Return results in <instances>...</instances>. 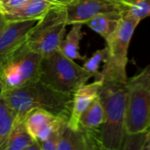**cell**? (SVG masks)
Segmentation results:
<instances>
[{"instance_id": "6da1fadb", "label": "cell", "mask_w": 150, "mask_h": 150, "mask_svg": "<svg viewBox=\"0 0 150 150\" xmlns=\"http://www.w3.org/2000/svg\"><path fill=\"white\" fill-rule=\"evenodd\" d=\"M102 84L98 96L104 107L105 122L101 127L104 149H121L125 131V113L128 92L126 72L104 64L101 70Z\"/></svg>"}, {"instance_id": "7a4b0ae2", "label": "cell", "mask_w": 150, "mask_h": 150, "mask_svg": "<svg viewBox=\"0 0 150 150\" xmlns=\"http://www.w3.org/2000/svg\"><path fill=\"white\" fill-rule=\"evenodd\" d=\"M2 96L14 112L15 122L25 120L29 112L37 109L68 120L71 114L73 95L59 92L40 80L5 91Z\"/></svg>"}, {"instance_id": "3957f363", "label": "cell", "mask_w": 150, "mask_h": 150, "mask_svg": "<svg viewBox=\"0 0 150 150\" xmlns=\"http://www.w3.org/2000/svg\"><path fill=\"white\" fill-rule=\"evenodd\" d=\"M91 77L92 74L67 57L60 49L43 56L40 80L59 92L73 95Z\"/></svg>"}, {"instance_id": "277c9868", "label": "cell", "mask_w": 150, "mask_h": 150, "mask_svg": "<svg viewBox=\"0 0 150 150\" xmlns=\"http://www.w3.org/2000/svg\"><path fill=\"white\" fill-rule=\"evenodd\" d=\"M67 25L65 6L55 5L31 29L26 44L42 56L50 54L59 49L60 44L65 37Z\"/></svg>"}, {"instance_id": "5b68a950", "label": "cell", "mask_w": 150, "mask_h": 150, "mask_svg": "<svg viewBox=\"0 0 150 150\" xmlns=\"http://www.w3.org/2000/svg\"><path fill=\"white\" fill-rule=\"evenodd\" d=\"M42 59L43 56L31 49L25 41L2 64L4 91L39 81Z\"/></svg>"}, {"instance_id": "8992f818", "label": "cell", "mask_w": 150, "mask_h": 150, "mask_svg": "<svg viewBox=\"0 0 150 150\" xmlns=\"http://www.w3.org/2000/svg\"><path fill=\"white\" fill-rule=\"evenodd\" d=\"M150 128V87L132 77L128 79V92L125 113L126 134H134Z\"/></svg>"}, {"instance_id": "52a82bcc", "label": "cell", "mask_w": 150, "mask_h": 150, "mask_svg": "<svg viewBox=\"0 0 150 150\" xmlns=\"http://www.w3.org/2000/svg\"><path fill=\"white\" fill-rule=\"evenodd\" d=\"M68 25H85L91 18L107 12L125 13L131 4L124 0H72L64 5Z\"/></svg>"}, {"instance_id": "ba28073f", "label": "cell", "mask_w": 150, "mask_h": 150, "mask_svg": "<svg viewBox=\"0 0 150 150\" xmlns=\"http://www.w3.org/2000/svg\"><path fill=\"white\" fill-rule=\"evenodd\" d=\"M139 23V20L130 16L127 12L124 13L120 26L112 37L106 40L108 57L105 62V65L120 71L127 72L128 47L134 32Z\"/></svg>"}, {"instance_id": "9c48e42d", "label": "cell", "mask_w": 150, "mask_h": 150, "mask_svg": "<svg viewBox=\"0 0 150 150\" xmlns=\"http://www.w3.org/2000/svg\"><path fill=\"white\" fill-rule=\"evenodd\" d=\"M104 149L101 142V129L91 130L83 127L73 129L68 122L62 127L57 150Z\"/></svg>"}, {"instance_id": "30bf717a", "label": "cell", "mask_w": 150, "mask_h": 150, "mask_svg": "<svg viewBox=\"0 0 150 150\" xmlns=\"http://www.w3.org/2000/svg\"><path fill=\"white\" fill-rule=\"evenodd\" d=\"M38 20L8 22L0 33V64L21 47Z\"/></svg>"}, {"instance_id": "8fae6325", "label": "cell", "mask_w": 150, "mask_h": 150, "mask_svg": "<svg viewBox=\"0 0 150 150\" xmlns=\"http://www.w3.org/2000/svg\"><path fill=\"white\" fill-rule=\"evenodd\" d=\"M25 125L31 136L39 143L46 141L50 134L69 121L42 109L33 110L25 119Z\"/></svg>"}, {"instance_id": "7c38bea8", "label": "cell", "mask_w": 150, "mask_h": 150, "mask_svg": "<svg viewBox=\"0 0 150 150\" xmlns=\"http://www.w3.org/2000/svg\"><path fill=\"white\" fill-rule=\"evenodd\" d=\"M102 84L101 79H95L91 83H83L73 94V103L71 114L68 121V126L73 129L79 128V120L82 113L98 96L99 89Z\"/></svg>"}, {"instance_id": "4fadbf2b", "label": "cell", "mask_w": 150, "mask_h": 150, "mask_svg": "<svg viewBox=\"0 0 150 150\" xmlns=\"http://www.w3.org/2000/svg\"><path fill=\"white\" fill-rule=\"evenodd\" d=\"M54 0H28L27 3L17 11L4 14L7 22L39 20L51 8L58 5ZM62 5V4H61Z\"/></svg>"}, {"instance_id": "5bb4252c", "label": "cell", "mask_w": 150, "mask_h": 150, "mask_svg": "<svg viewBox=\"0 0 150 150\" xmlns=\"http://www.w3.org/2000/svg\"><path fill=\"white\" fill-rule=\"evenodd\" d=\"M3 150H40V145L31 136L23 120L15 122Z\"/></svg>"}, {"instance_id": "9a60e30c", "label": "cell", "mask_w": 150, "mask_h": 150, "mask_svg": "<svg viewBox=\"0 0 150 150\" xmlns=\"http://www.w3.org/2000/svg\"><path fill=\"white\" fill-rule=\"evenodd\" d=\"M123 16L124 13L121 12L103 13L91 18L85 25L102 36L105 40H108L120 26Z\"/></svg>"}, {"instance_id": "2e32d148", "label": "cell", "mask_w": 150, "mask_h": 150, "mask_svg": "<svg viewBox=\"0 0 150 150\" xmlns=\"http://www.w3.org/2000/svg\"><path fill=\"white\" fill-rule=\"evenodd\" d=\"M104 122V107L99 96H98L82 113L79 120V127L85 129L98 130L101 129V127Z\"/></svg>"}, {"instance_id": "e0dca14e", "label": "cell", "mask_w": 150, "mask_h": 150, "mask_svg": "<svg viewBox=\"0 0 150 150\" xmlns=\"http://www.w3.org/2000/svg\"><path fill=\"white\" fill-rule=\"evenodd\" d=\"M70 31L62 40L59 49L69 58L72 60H84L85 56L80 54L79 44L83 38L81 24L71 25Z\"/></svg>"}, {"instance_id": "ac0fdd59", "label": "cell", "mask_w": 150, "mask_h": 150, "mask_svg": "<svg viewBox=\"0 0 150 150\" xmlns=\"http://www.w3.org/2000/svg\"><path fill=\"white\" fill-rule=\"evenodd\" d=\"M16 116L3 96H0V150L4 149L8 136L14 127Z\"/></svg>"}, {"instance_id": "d6986e66", "label": "cell", "mask_w": 150, "mask_h": 150, "mask_svg": "<svg viewBox=\"0 0 150 150\" xmlns=\"http://www.w3.org/2000/svg\"><path fill=\"white\" fill-rule=\"evenodd\" d=\"M108 57V49L107 47L99 49L96 51L90 58H87L83 67L91 74H92L93 77L95 79H101L102 78V73L99 71V67L102 62L105 63Z\"/></svg>"}, {"instance_id": "ffe728a7", "label": "cell", "mask_w": 150, "mask_h": 150, "mask_svg": "<svg viewBox=\"0 0 150 150\" xmlns=\"http://www.w3.org/2000/svg\"><path fill=\"white\" fill-rule=\"evenodd\" d=\"M127 12L139 21L150 17V0H137Z\"/></svg>"}, {"instance_id": "44dd1931", "label": "cell", "mask_w": 150, "mask_h": 150, "mask_svg": "<svg viewBox=\"0 0 150 150\" xmlns=\"http://www.w3.org/2000/svg\"><path fill=\"white\" fill-rule=\"evenodd\" d=\"M147 132L134 134H126L122 144L121 149H142L144 145V142L146 139Z\"/></svg>"}, {"instance_id": "7402d4cb", "label": "cell", "mask_w": 150, "mask_h": 150, "mask_svg": "<svg viewBox=\"0 0 150 150\" xmlns=\"http://www.w3.org/2000/svg\"><path fill=\"white\" fill-rule=\"evenodd\" d=\"M65 124H63L60 128L54 131L46 141L40 143V150H57V146H58V143H59V141H60L62 129V127Z\"/></svg>"}, {"instance_id": "603a6c76", "label": "cell", "mask_w": 150, "mask_h": 150, "mask_svg": "<svg viewBox=\"0 0 150 150\" xmlns=\"http://www.w3.org/2000/svg\"><path fill=\"white\" fill-rule=\"evenodd\" d=\"M28 0H6L0 5V11L4 14L11 13L17 11L22 8Z\"/></svg>"}, {"instance_id": "cb8c5ba5", "label": "cell", "mask_w": 150, "mask_h": 150, "mask_svg": "<svg viewBox=\"0 0 150 150\" xmlns=\"http://www.w3.org/2000/svg\"><path fill=\"white\" fill-rule=\"evenodd\" d=\"M135 79L142 82L144 84L150 87V64H149L140 74L134 76Z\"/></svg>"}, {"instance_id": "d4e9b609", "label": "cell", "mask_w": 150, "mask_h": 150, "mask_svg": "<svg viewBox=\"0 0 150 150\" xmlns=\"http://www.w3.org/2000/svg\"><path fill=\"white\" fill-rule=\"evenodd\" d=\"M142 150H150V128L147 132L146 139L144 142V145L142 147Z\"/></svg>"}, {"instance_id": "484cf974", "label": "cell", "mask_w": 150, "mask_h": 150, "mask_svg": "<svg viewBox=\"0 0 150 150\" xmlns=\"http://www.w3.org/2000/svg\"><path fill=\"white\" fill-rule=\"evenodd\" d=\"M7 20L4 17V14L0 11V33L4 30V28L7 25Z\"/></svg>"}, {"instance_id": "4316f807", "label": "cell", "mask_w": 150, "mask_h": 150, "mask_svg": "<svg viewBox=\"0 0 150 150\" xmlns=\"http://www.w3.org/2000/svg\"><path fill=\"white\" fill-rule=\"evenodd\" d=\"M4 91V82H3V76H2V64H0V96L3 94Z\"/></svg>"}, {"instance_id": "83f0119b", "label": "cell", "mask_w": 150, "mask_h": 150, "mask_svg": "<svg viewBox=\"0 0 150 150\" xmlns=\"http://www.w3.org/2000/svg\"><path fill=\"white\" fill-rule=\"evenodd\" d=\"M57 4H62V5H65V4H67L68 3H69L70 1H72V0H54Z\"/></svg>"}, {"instance_id": "f1b7e54d", "label": "cell", "mask_w": 150, "mask_h": 150, "mask_svg": "<svg viewBox=\"0 0 150 150\" xmlns=\"http://www.w3.org/2000/svg\"><path fill=\"white\" fill-rule=\"evenodd\" d=\"M124 1H125V2H127V4H131V5H132V4H134L137 0H124Z\"/></svg>"}, {"instance_id": "f546056e", "label": "cell", "mask_w": 150, "mask_h": 150, "mask_svg": "<svg viewBox=\"0 0 150 150\" xmlns=\"http://www.w3.org/2000/svg\"><path fill=\"white\" fill-rule=\"evenodd\" d=\"M5 1H6V0H0V5H1L4 2H5Z\"/></svg>"}]
</instances>
